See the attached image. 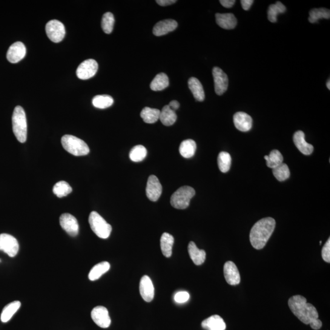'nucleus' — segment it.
<instances>
[{"label":"nucleus","mask_w":330,"mask_h":330,"mask_svg":"<svg viewBox=\"0 0 330 330\" xmlns=\"http://www.w3.org/2000/svg\"><path fill=\"white\" fill-rule=\"evenodd\" d=\"M288 305L292 313L301 322L309 325L315 330L320 329L322 326L321 320L318 319V314L316 308L307 303L306 298L301 295H295L289 298Z\"/></svg>","instance_id":"f257e3e1"},{"label":"nucleus","mask_w":330,"mask_h":330,"mask_svg":"<svg viewBox=\"0 0 330 330\" xmlns=\"http://www.w3.org/2000/svg\"><path fill=\"white\" fill-rule=\"evenodd\" d=\"M275 226L276 222L271 217L265 218L255 223L249 234L252 247L256 249L264 248L274 232Z\"/></svg>","instance_id":"f03ea898"},{"label":"nucleus","mask_w":330,"mask_h":330,"mask_svg":"<svg viewBox=\"0 0 330 330\" xmlns=\"http://www.w3.org/2000/svg\"><path fill=\"white\" fill-rule=\"evenodd\" d=\"M14 135L19 142L24 143L27 138V122L25 112L21 106L14 109L12 117Z\"/></svg>","instance_id":"7ed1b4c3"},{"label":"nucleus","mask_w":330,"mask_h":330,"mask_svg":"<svg viewBox=\"0 0 330 330\" xmlns=\"http://www.w3.org/2000/svg\"><path fill=\"white\" fill-rule=\"evenodd\" d=\"M61 143L65 150L73 156H84L90 153V148L84 141L71 135L63 136Z\"/></svg>","instance_id":"20e7f679"},{"label":"nucleus","mask_w":330,"mask_h":330,"mask_svg":"<svg viewBox=\"0 0 330 330\" xmlns=\"http://www.w3.org/2000/svg\"><path fill=\"white\" fill-rule=\"evenodd\" d=\"M89 223L93 231L99 238L107 239L111 234L112 227L103 218L96 212H92L89 217Z\"/></svg>","instance_id":"39448f33"},{"label":"nucleus","mask_w":330,"mask_h":330,"mask_svg":"<svg viewBox=\"0 0 330 330\" xmlns=\"http://www.w3.org/2000/svg\"><path fill=\"white\" fill-rule=\"evenodd\" d=\"M194 195L195 190L191 186H182L172 195L171 205L175 209H185L190 205V201Z\"/></svg>","instance_id":"423d86ee"},{"label":"nucleus","mask_w":330,"mask_h":330,"mask_svg":"<svg viewBox=\"0 0 330 330\" xmlns=\"http://www.w3.org/2000/svg\"><path fill=\"white\" fill-rule=\"evenodd\" d=\"M45 30L48 38L53 42H61L65 36L64 25L57 20H52L48 22L46 25Z\"/></svg>","instance_id":"0eeeda50"},{"label":"nucleus","mask_w":330,"mask_h":330,"mask_svg":"<svg viewBox=\"0 0 330 330\" xmlns=\"http://www.w3.org/2000/svg\"><path fill=\"white\" fill-rule=\"evenodd\" d=\"M19 245L18 241L13 235L8 234H0V250L14 257L18 253Z\"/></svg>","instance_id":"6e6552de"},{"label":"nucleus","mask_w":330,"mask_h":330,"mask_svg":"<svg viewBox=\"0 0 330 330\" xmlns=\"http://www.w3.org/2000/svg\"><path fill=\"white\" fill-rule=\"evenodd\" d=\"M98 70V64L95 60H85L77 68V76L81 80H88L93 77Z\"/></svg>","instance_id":"1a4fd4ad"},{"label":"nucleus","mask_w":330,"mask_h":330,"mask_svg":"<svg viewBox=\"0 0 330 330\" xmlns=\"http://www.w3.org/2000/svg\"><path fill=\"white\" fill-rule=\"evenodd\" d=\"M91 317L94 323L100 328H107L111 325V318L108 309L104 306H96L91 311Z\"/></svg>","instance_id":"9d476101"},{"label":"nucleus","mask_w":330,"mask_h":330,"mask_svg":"<svg viewBox=\"0 0 330 330\" xmlns=\"http://www.w3.org/2000/svg\"><path fill=\"white\" fill-rule=\"evenodd\" d=\"M214 79L215 93L219 96H222L225 93L228 88V77L222 70L215 67L212 71Z\"/></svg>","instance_id":"9b49d317"},{"label":"nucleus","mask_w":330,"mask_h":330,"mask_svg":"<svg viewBox=\"0 0 330 330\" xmlns=\"http://www.w3.org/2000/svg\"><path fill=\"white\" fill-rule=\"evenodd\" d=\"M60 225L72 237H76L79 234V225L76 218L70 214H63L59 218Z\"/></svg>","instance_id":"f8f14e48"},{"label":"nucleus","mask_w":330,"mask_h":330,"mask_svg":"<svg viewBox=\"0 0 330 330\" xmlns=\"http://www.w3.org/2000/svg\"><path fill=\"white\" fill-rule=\"evenodd\" d=\"M146 195L151 202H156L162 193V186L159 179L154 175L149 176L146 186Z\"/></svg>","instance_id":"ddd939ff"},{"label":"nucleus","mask_w":330,"mask_h":330,"mask_svg":"<svg viewBox=\"0 0 330 330\" xmlns=\"http://www.w3.org/2000/svg\"><path fill=\"white\" fill-rule=\"evenodd\" d=\"M224 276L229 285H238L240 283V275L236 265L232 261H228L224 265Z\"/></svg>","instance_id":"4468645a"},{"label":"nucleus","mask_w":330,"mask_h":330,"mask_svg":"<svg viewBox=\"0 0 330 330\" xmlns=\"http://www.w3.org/2000/svg\"><path fill=\"white\" fill-rule=\"evenodd\" d=\"M27 53L25 46L21 42H16L11 45L7 52V59L11 63H17L21 61Z\"/></svg>","instance_id":"2eb2a0df"},{"label":"nucleus","mask_w":330,"mask_h":330,"mask_svg":"<svg viewBox=\"0 0 330 330\" xmlns=\"http://www.w3.org/2000/svg\"><path fill=\"white\" fill-rule=\"evenodd\" d=\"M140 292L146 302H151L154 299V287L153 281L147 275L143 276L140 280Z\"/></svg>","instance_id":"dca6fc26"},{"label":"nucleus","mask_w":330,"mask_h":330,"mask_svg":"<svg viewBox=\"0 0 330 330\" xmlns=\"http://www.w3.org/2000/svg\"><path fill=\"white\" fill-rule=\"evenodd\" d=\"M234 123L238 130L241 131H248L251 130L252 125L251 117L244 112H237L234 115Z\"/></svg>","instance_id":"f3484780"},{"label":"nucleus","mask_w":330,"mask_h":330,"mask_svg":"<svg viewBox=\"0 0 330 330\" xmlns=\"http://www.w3.org/2000/svg\"><path fill=\"white\" fill-rule=\"evenodd\" d=\"M305 137V134L302 131L295 132L293 137L294 143L301 153L309 156L313 153L314 147L306 142Z\"/></svg>","instance_id":"a211bd4d"},{"label":"nucleus","mask_w":330,"mask_h":330,"mask_svg":"<svg viewBox=\"0 0 330 330\" xmlns=\"http://www.w3.org/2000/svg\"><path fill=\"white\" fill-rule=\"evenodd\" d=\"M176 21L172 19L160 21L154 26L153 33L155 36H162L176 30L177 27Z\"/></svg>","instance_id":"6ab92c4d"},{"label":"nucleus","mask_w":330,"mask_h":330,"mask_svg":"<svg viewBox=\"0 0 330 330\" xmlns=\"http://www.w3.org/2000/svg\"><path fill=\"white\" fill-rule=\"evenodd\" d=\"M215 18H216L217 24L223 29H234L237 24V19L235 18L233 14L217 13L215 15Z\"/></svg>","instance_id":"aec40b11"},{"label":"nucleus","mask_w":330,"mask_h":330,"mask_svg":"<svg viewBox=\"0 0 330 330\" xmlns=\"http://www.w3.org/2000/svg\"><path fill=\"white\" fill-rule=\"evenodd\" d=\"M202 326L206 330H225V321L219 315H214L203 321Z\"/></svg>","instance_id":"412c9836"},{"label":"nucleus","mask_w":330,"mask_h":330,"mask_svg":"<svg viewBox=\"0 0 330 330\" xmlns=\"http://www.w3.org/2000/svg\"><path fill=\"white\" fill-rule=\"evenodd\" d=\"M188 251L189 256L195 265L201 266L205 262L206 253L203 249H200L197 247L196 244L190 242L188 244Z\"/></svg>","instance_id":"4be33fe9"},{"label":"nucleus","mask_w":330,"mask_h":330,"mask_svg":"<svg viewBox=\"0 0 330 330\" xmlns=\"http://www.w3.org/2000/svg\"><path fill=\"white\" fill-rule=\"evenodd\" d=\"M188 85L194 99L197 101L203 102L205 99V93L200 80L194 77H191L188 80Z\"/></svg>","instance_id":"5701e85b"},{"label":"nucleus","mask_w":330,"mask_h":330,"mask_svg":"<svg viewBox=\"0 0 330 330\" xmlns=\"http://www.w3.org/2000/svg\"><path fill=\"white\" fill-rule=\"evenodd\" d=\"M174 239L173 235L165 232L160 239V246L163 256L166 257H170L172 255V250L174 245Z\"/></svg>","instance_id":"b1692460"},{"label":"nucleus","mask_w":330,"mask_h":330,"mask_svg":"<svg viewBox=\"0 0 330 330\" xmlns=\"http://www.w3.org/2000/svg\"><path fill=\"white\" fill-rule=\"evenodd\" d=\"M196 150V143L194 140L188 139L183 141L179 147V153L185 159L194 156Z\"/></svg>","instance_id":"393cba45"},{"label":"nucleus","mask_w":330,"mask_h":330,"mask_svg":"<svg viewBox=\"0 0 330 330\" xmlns=\"http://www.w3.org/2000/svg\"><path fill=\"white\" fill-rule=\"evenodd\" d=\"M159 119L161 120L163 125L171 126L176 121V113L169 107V105H165L162 111H160Z\"/></svg>","instance_id":"a878e982"},{"label":"nucleus","mask_w":330,"mask_h":330,"mask_svg":"<svg viewBox=\"0 0 330 330\" xmlns=\"http://www.w3.org/2000/svg\"><path fill=\"white\" fill-rule=\"evenodd\" d=\"M21 306V303L19 301H13V302H11L6 306L2 312V322L4 323L9 322L16 312L18 311Z\"/></svg>","instance_id":"bb28decb"},{"label":"nucleus","mask_w":330,"mask_h":330,"mask_svg":"<svg viewBox=\"0 0 330 330\" xmlns=\"http://www.w3.org/2000/svg\"><path fill=\"white\" fill-rule=\"evenodd\" d=\"M110 269V264L108 262H102L93 267L89 274L88 278L91 281L99 279L103 274L107 273Z\"/></svg>","instance_id":"cd10ccee"},{"label":"nucleus","mask_w":330,"mask_h":330,"mask_svg":"<svg viewBox=\"0 0 330 330\" xmlns=\"http://www.w3.org/2000/svg\"><path fill=\"white\" fill-rule=\"evenodd\" d=\"M169 79L167 75L165 73L157 74L152 81L150 88L154 91H160L165 90L169 86Z\"/></svg>","instance_id":"c85d7f7f"},{"label":"nucleus","mask_w":330,"mask_h":330,"mask_svg":"<svg viewBox=\"0 0 330 330\" xmlns=\"http://www.w3.org/2000/svg\"><path fill=\"white\" fill-rule=\"evenodd\" d=\"M160 111L156 108L145 107L141 112L140 116L146 123L154 124L159 119Z\"/></svg>","instance_id":"c756f323"},{"label":"nucleus","mask_w":330,"mask_h":330,"mask_svg":"<svg viewBox=\"0 0 330 330\" xmlns=\"http://www.w3.org/2000/svg\"><path fill=\"white\" fill-rule=\"evenodd\" d=\"M264 159L266 160L267 166L272 169L282 164L284 160L282 154L276 149L273 150L269 156H264Z\"/></svg>","instance_id":"7c9ffc66"},{"label":"nucleus","mask_w":330,"mask_h":330,"mask_svg":"<svg viewBox=\"0 0 330 330\" xmlns=\"http://www.w3.org/2000/svg\"><path fill=\"white\" fill-rule=\"evenodd\" d=\"M330 11L326 8L313 9L309 12V21L311 24L317 22L320 19H329Z\"/></svg>","instance_id":"2f4dec72"},{"label":"nucleus","mask_w":330,"mask_h":330,"mask_svg":"<svg viewBox=\"0 0 330 330\" xmlns=\"http://www.w3.org/2000/svg\"><path fill=\"white\" fill-rule=\"evenodd\" d=\"M286 11L285 6L280 2H277L276 4L270 6L268 10L269 21L272 23L277 22L278 14L285 13Z\"/></svg>","instance_id":"473e14b6"},{"label":"nucleus","mask_w":330,"mask_h":330,"mask_svg":"<svg viewBox=\"0 0 330 330\" xmlns=\"http://www.w3.org/2000/svg\"><path fill=\"white\" fill-rule=\"evenodd\" d=\"M147 156V150L145 146L137 145L131 149L129 157L131 161L140 162L143 161Z\"/></svg>","instance_id":"72a5a7b5"},{"label":"nucleus","mask_w":330,"mask_h":330,"mask_svg":"<svg viewBox=\"0 0 330 330\" xmlns=\"http://www.w3.org/2000/svg\"><path fill=\"white\" fill-rule=\"evenodd\" d=\"M92 102L97 108L105 109L113 104L114 100L110 96L97 95L94 97Z\"/></svg>","instance_id":"f704fd0d"},{"label":"nucleus","mask_w":330,"mask_h":330,"mask_svg":"<svg viewBox=\"0 0 330 330\" xmlns=\"http://www.w3.org/2000/svg\"><path fill=\"white\" fill-rule=\"evenodd\" d=\"M218 165L222 173H226L230 169L231 165V157L226 152H222L218 157Z\"/></svg>","instance_id":"c9c22d12"},{"label":"nucleus","mask_w":330,"mask_h":330,"mask_svg":"<svg viewBox=\"0 0 330 330\" xmlns=\"http://www.w3.org/2000/svg\"><path fill=\"white\" fill-rule=\"evenodd\" d=\"M73 191V188L68 182L60 181L53 186V191L57 197H62L67 196Z\"/></svg>","instance_id":"e433bc0d"},{"label":"nucleus","mask_w":330,"mask_h":330,"mask_svg":"<svg viewBox=\"0 0 330 330\" xmlns=\"http://www.w3.org/2000/svg\"><path fill=\"white\" fill-rule=\"evenodd\" d=\"M273 174L278 180L283 182L289 179L290 177V170L288 166L286 163H282L277 167L273 169Z\"/></svg>","instance_id":"4c0bfd02"},{"label":"nucleus","mask_w":330,"mask_h":330,"mask_svg":"<svg viewBox=\"0 0 330 330\" xmlns=\"http://www.w3.org/2000/svg\"><path fill=\"white\" fill-rule=\"evenodd\" d=\"M114 22L113 14L111 13H106L103 14L102 19V28L106 34H110L113 31Z\"/></svg>","instance_id":"58836bf2"},{"label":"nucleus","mask_w":330,"mask_h":330,"mask_svg":"<svg viewBox=\"0 0 330 330\" xmlns=\"http://www.w3.org/2000/svg\"><path fill=\"white\" fill-rule=\"evenodd\" d=\"M190 298V294L186 291H180L177 292L174 297V301L177 303H184L188 301Z\"/></svg>","instance_id":"ea45409f"},{"label":"nucleus","mask_w":330,"mask_h":330,"mask_svg":"<svg viewBox=\"0 0 330 330\" xmlns=\"http://www.w3.org/2000/svg\"><path fill=\"white\" fill-rule=\"evenodd\" d=\"M322 257L326 262H330V239L326 241L325 245L323 246L322 250Z\"/></svg>","instance_id":"a19ab883"},{"label":"nucleus","mask_w":330,"mask_h":330,"mask_svg":"<svg viewBox=\"0 0 330 330\" xmlns=\"http://www.w3.org/2000/svg\"><path fill=\"white\" fill-rule=\"evenodd\" d=\"M252 0H242L241 4L244 10L248 11L250 9L251 5L253 4Z\"/></svg>","instance_id":"79ce46f5"},{"label":"nucleus","mask_w":330,"mask_h":330,"mask_svg":"<svg viewBox=\"0 0 330 330\" xmlns=\"http://www.w3.org/2000/svg\"><path fill=\"white\" fill-rule=\"evenodd\" d=\"M176 0H157L156 3L158 5L162 7H166V6L171 5L176 3Z\"/></svg>","instance_id":"37998d69"},{"label":"nucleus","mask_w":330,"mask_h":330,"mask_svg":"<svg viewBox=\"0 0 330 330\" xmlns=\"http://www.w3.org/2000/svg\"><path fill=\"white\" fill-rule=\"evenodd\" d=\"M220 3L223 7L226 8H231L234 5L235 1L234 0H221Z\"/></svg>","instance_id":"c03bdc74"},{"label":"nucleus","mask_w":330,"mask_h":330,"mask_svg":"<svg viewBox=\"0 0 330 330\" xmlns=\"http://www.w3.org/2000/svg\"><path fill=\"white\" fill-rule=\"evenodd\" d=\"M169 107L175 111V110H178L180 107V103L178 102L177 100H172V101L169 103Z\"/></svg>","instance_id":"a18cd8bd"},{"label":"nucleus","mask_w":330,"mask_h":330,"mask_svg":"<svg viewBox=\"0 0 330 330\" xmlns=\"http://www.w3.org/2000/svg\"><path fill=\"white\" fill-rule=\"evenodd\" d=\"M326 87H327V88L328 89V90H330V81H329V80H328V81L327 82V83H326Z\"/></svg>","instance_id":"49530a36"}]
</instances>
